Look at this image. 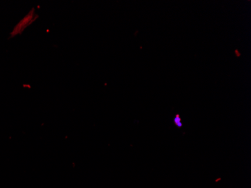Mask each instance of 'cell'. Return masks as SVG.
Masks as SVG:
<instances>
[{
    "mask_svg": "<svg viewBox=\"0 0 251 188\" xmlns=\"http://www.w3.org/2000/svg\"><path fill=\"white\" fill-rule=\"evenodd\" d=\"M174 123L178 127H182L183 123L182 121V118L180 117L179 115H176L175 118H174Z\"/></svg>",
    "mask_w": 251,
    "mask_h": 188,
    "instance_id": "6da1fadb",
    "label": "cell"
}]
</instances>
